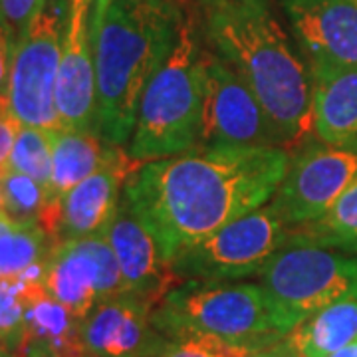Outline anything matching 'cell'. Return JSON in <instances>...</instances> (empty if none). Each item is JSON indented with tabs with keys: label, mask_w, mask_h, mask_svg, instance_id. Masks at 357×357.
<instances>
[{
	"label": "cell",
	"mask_w": 357,
	"mask_h": 357,
	"mask_svg": "<svg viewBox=\"0 0 357 357\" xmlns=\"http://www.w3.org/2000/svg\"><path fill=\"white\" fill-rule=\"evenodd\" d=\"M288 165L284 147L195 149L141 163L123 195L171 262L185 248L264 206Z\"/></svg>",
	"instance_id": "obj_1"
},
{
	"label": "cell",
	"mask_w": 357,
	"mask_h": 357,
	"mask_svg": "<svg viewBox=\"0 0 357 357\" xmlns=\"http://www.w3.org/2000/svg\"><path fill=\"white\" fill-rule=\"evenodd\" d=\"M199 36L255 91L284 147L312 131V76L270 0H192Z\"/></svg>",
	"instance_id": "obj_2"
},
{
	"label": "cell",
	"mask_w": 357,
	"mask_h": 357,
	"mask_svg": "<svg viewBox=\"0 0 357 357\" xmlns=\"http://www.w3.org/2000/svg\"><path fill=\"white\" fill-rule=\"evenodd\" d=\"M185 8L175 0L91 2L96 131L105 141L123 145L131 139L141 96L173 50Z\"/></svg>",
	"instance_id": "obj_3"
},
{
	"label": "cell",
	"mask_w": 357,
	"mask_h": 357,
	"mask_svg": "<svg viewBox=\"0 0 357 357\" xmlns=\"http://www.w3.org/2000/svg\"><path fill=\"white\" fill-rule=\"evenodd\" d=\"M203 42L189 4L173 50L141 96L129 155L149 163L195 151L203 128Z\"/></svg>",
	"instance_id": "obj_4"
},
{
	"label": "cell",
	"mask_w": 357,
	"mask_h": 357,
	"mask_svg": "<svg viewBox=\"0 0 357 357\" xmlns=\"http://www.w3.org/2000/svg\"><path fill=\"white\" fill-rule=\"evenodd\" d=\"M153 324L165 337L211 335L246 354L290 333L262 284L241 282H185L165 294Z\"/></svg>",
	"instance_id": "obj_5"
},
{
	"label": "cell",
	"mask_w": 357,
	"mask_h": 357,
	"mask_svg": "<svg viewBox=\"0 0 357 357\" xmlns=\"http://www.w3.org/2000/svg\"><path fill=\"white\" fill-rule=\"evenodd\" d=\"M260 276L290 332L319 310L357 298V258L333 248L286 244Z\"/></svg>",
	"instance_id": "obj_6"
},
{
	"label": "cell",
	"mask_w": 357,
	"mask_h": 357,
	"mask_svg": "<svg viewBox=\"0 0 357 357\" xmlns=\"http://www.w3.org/2000/svg\"><path fill=\"white\" fill-rule=\"evenodd\" d=\"M70 0H48L16 40L6 105L18 126L58 131L56 79Z\"/></svg>",
	"instance_id": "obj_7"
},
{
	"label": "cell",
	"mask_w": 357,
	"mask_h": 357,
	"mask_svg": "<svg viewBox=\"0 0 357 357\" xmlns=\"http://www.w3.org/2000/svg\"><path fill=\"white\" fill-rule=\"evenodd\" d=\"M288 236L290 227L268 203L178 252L171 268L183 282H236L262 274Z\"/></svg>",
	"instance_id": "obj_8"
},
{
	"label": "cell",
	"mask_w": 357,
	"mask_h": 357,
	"mask_svg": "<svg viewBox=\"0 0 357 357\" xmlns=\"http://www.w3.org/2000/svg\"><path fill=\"white\" fill-rule=\"evenodd\" d=\"M203 76V128L197 149L284 147L278 129L255 91L204 46Z\"/></svg>",
	"instance_id": "obj_9"
},
{
	"label": "cell",
	"mask_w": 357,
	"mask_h": 357,
	"mask_svg": "<svg viewBox=\"0 0 357 357\" xmlns=\"http://www.w3.org/2000/svg\"><path fill=\"white\" fill-rule=\"evenodd\" d=\"M357 177V143H310L296 155L270 206L286 227L324 217Z\"/></svg>",
	"instance_id": "obj_10"
},
{
	"label": "cell",
	"mask_w": 357,
	"mask_h": 357,
	"mask_svg": "<svg viewBox=\"0 0 357 357\" xmlns=\"http://www.w3.org/2000/svg\"><path fill=\"white\" fill-rule=\"evenodd\" d=\"M42 286L79 321L100 302L123 294L119 262L103 232L54 243Z\"/></svg>",
	"instance_id": "obj_11"
},
{
	"label": "cell",
	"mask_w": 357,
	"mask_h": 357,
	"mask_svg": "<svg viewBox=\"0 0 357 357\" xmlns=\"http://www.w3.org/2000/svg\"><path fill=\"white\" fill-rule=\"evenodd\" d=\"M139 165L121 145H114L96 173L66 192L54 206H46L40 227L54 243L102 234L119 206L128 178Z\"/></svg>",
	"instance_id": "obj_12"
},
{
	"label": "cell",
	"mask_w": 357,
	"mask_h": 357,
	"mask_svg": "<svg viewBox=\"0 0 357 357\" xmlns=\"http://www.w3.org/2000/svg\"><path fill=\"white\" fill-rule=\"evenodd\" d=\"M79 335L86 357H157L167 344L155 328L153 304L126 292L93 307Z\"/></svg>",
	"instance_id": "obj_13"
},
{
	"label": "cell",
	"mask_w": 357,
	"mask_h": 357,
	"mask_svg": "<svg viewBox=\"0 0 357 357\" xmlns=\"http://www.w3.org/2000/svg\"><path fill=\"white\" fill-rule=\"evenodd\" d=\"M103 236L119 262L123 292L139 296L147 302H161L177 282L171 262L149 227L123 195L114 218L103 229Z\"/></svg>",
	"instance_id": "obj_14"
},
{
	"label": "cell",
	"mask_w": 357,
	"mask_h": 357,
	"mask_svg": "<svg viewBox=\"0 0 357 357\" xmlns=\"http://www.w3.org/2000/svg\"><path fill=\"white\" fill-rule=\"evenodd\" d=\"M91 2L93 0H70L68 8L56 79V109L64 129L96 131V68L89 40Z\"/></svg>",
	"instance_id": "obj_15"
},
{
	"label": "cell",
	"mask_w": 357,
	"mask_h": 357,
	"mask_svg": "<svg viewBox=\"0 0 357 357\" xmlns=\"http://www.w3.org/2000/svg\"><path fill=\"white\" fill-rule=\"evenodd\" d=\"M307 62L357 68V0H278Z\"/></svg>",
	"instance_id": "obj_16"
},
{
	"label": "cell",
	"mask_w": 357,
	"mask_h": 357,
	"mask_svg": "<svg viewBox=\"0 0 357 357\" xmlns=\"http://www.w3.org/2000/svg\"><path fill=\"white\" fill-rule=\"evenodd\" d=\"M312 76V131L321 143H357V68L307 62Z\"/></svg>",
	"instance_id": "obj_17"
},
{
	"label": "cell",
	"mask_w": 357,
	"mask_h": 357,
	"mask_svg": "<svg viewBox=\"0 0 357 357\" xmlns=\"http://www.w3.org/2000/svg\"><path fill=\"white\" fill-rule=\"evenodd\" d=\"M24 306V342L36 344L60 357H86L82 321L44 290L42 282L16 284Z\"/></svg>",
	"instance_id": "obj_18"
},
{
	"label": "cell",
	"mask_w": 357,
	"mask_h": 357,
	"mask_svg": "<svg viewBox=\"0 0 357 357\" xmlns=\"http://www.w3.org/2000/svg\"><path fill=\"white\" fill-rule=\"evenodd\" d=\"M114 143L96 131L58 129L52 131V178L48 187V206H54L66 192L96 173Z\"/></svg>",
	"instance_id": "obj_19"
},
{
	"label": "cell",
	"mask_w": 357,
	"mask_h": 357,
	"mask_svg": "<svg viewBox=\"0 0 357 357\" xmlns=\"http://www.w3.org/2000/svg\"><path fill=\"white\" fill-rule=\"evenodd\" d=\"M290 340L302 357H332L357 340V298L332 304L300 321Z\"/></svg>",
	"instance_id": "obj_20"
},
{
	"label": "cell",
	"mask_w": 357,
	"mask_h": 357,
	"mask_svg": "<svg viewBox=\"0 0 357 357\" xmlns=\"http://www.w3.org/2000/svg\"><path fill=\"white\" fill-rule=\"evenodd\" d=\"M288 244H314L357 252V177L324 217L290 227Z\"/></svg>",
	"instance_id": "obj_21"
},
{
	"label": "cell",
	"mask_w": 357,
	"mask_h": 357,
	"mask_svg": "<svg viewBox=\"0 0 357 357\" xmlns=\"http://www.w3.org/2000/svg\"><path fill=\"white\" fill-rule=\"evenodd\" d=\"M54 241L40 225H8L0 230V280L20 282L26 272L50 255Z\"/></svg>",
	"instance_id": "obj_22"
},
{
	"label": "cell",
	"mask_w": 357,
	"mask_h": 357,
	"mask_svg": "<svg viewBox=\"0 0 357 357\" xmlns=\"http://www.w3.org/2000/svg\"><path fill=\"white\" fill-rule=\"evenodd\" d=\"M0 195L4 217L14 225H40L48 206V189L30 175L6 169L0 175Z\"/></svg>",
	"instance_id": "obj_23"
},
{
	"label": "cell",
	"mask_w": 357,
	"mask_h": 357,
	"mask_svg": "<svg viewBox=\"0 0 357 357\" xmlns=\"http://www.w3.org/2000/svg\"><path fill=\"white\" fill-rule=\"evenodd\" d=\"M8 169L30 175L48 189L52 178V131L18 126Z\"/></svg>",
	"instance_id": "obj_24"
},
{
	"label": "cell",
	"mask_w": 357,
	"mask_h": 357,
	"mask_svg": "<svg viewBox=\"0 0 357 357\" xmlns=\"http://www.w3.org/2000/svg\"><path fill=\"white\" fill-rule=\"evenodd\" d=\"M157 357H248L246 351L232 347L211 335L183 333L167 337L165 347Z\"/></svg>",
	"instance_id": "obj_25"
},
{
	"label": "cell",
	"mask_w": 357,
	"mask_h": 357,
	"mask_svg": "<svg viewBox=\"0 0 357 357\" xmlns=\"http://www.w3.org/2000/svg\"><path fill=\"white\" fill-rule=\"evenodd\" d=\"M24 306L18 294V286L13 282L0 280V340L14 351L24 342Z\"/></svg>",
	"instance_id": "obj_26"
},
{
	"label": "cell",
	"mask_w": 357,
	"mask_h": 357,
	"mask_svg": "<svg viewBox=\"0 0 357 357\" xmlns=\"http://www.w3.org/2000/svg\"><path fill=\"white\" fill-rule=\"evenodd\" d=\"M48 0H0V18L10 26L16 40Z\"/></svg>",
	"instance_id": "obj_27"
},
{
	"label": "cell",
	"mask_w": 357,
	"mask_h": 357,
	"mask_svg": "<svg viewBox=\"0 0 357 357\" xmlns=\"http://www.w3.org/2000/svg\"><path fill=\"white\" fill-rule=\"evenodd\" d=\"M14 46H16V34L10 30V26L0 18V109L8 107L6 96H8Z\"/></svg>",
	"instance_id": "obj_28"
},
{
	"label": "cell",
	"mask_w": 357,
	"mask_h": 357,
	"mask_svg": "<svg viewBox=\"0 0 357 357\" xmlns=\"http://www.w3.org/2000/svg\"><path fill=\"white\" fill-rule=\"evenodd\" d=\"M16 129H18V123L14 121L8 107L0 109V175L8 169V157L13 151Z\"/></svg>",
	"instance_id": "obj_29"
},
{
	"label": "cell",
	"mask_w": 357,
	"mask_h": 357,
	"mask_svg": "<svg viewBox=\"0 0 357 357\" xmlns=\"http://www.w3.org/2000/svg\"><path fill=\"white\" fill-rule=\"evenodd\" d=\"M16 357H60L56 354H52L48 349L40 347L36 344H30V342H22L20 349L16 351Z\"/></svg>",
	"instance_id": "obj_30"
},
{
	"label": "cell",
	"mask_w": 357,
	"mask_h": 357,
	"mask_svg": "<svg viewBox=\"0 0 357 357\" xmlns=\"http://www.w3.org/2000/svg\"><path fill=\"white\" fill-rule=\"evenodd\" d=\"M332 357H357V340L356 342H351L349 345L342 347L340 351H335Z\"/></svg>",
	"instance_id": "obj_31"
},
{
	"label": "cell",
	"mask_w": 357,
	"mask_h": 357,
	"mask_svg": "<svg viewBox=\"0 0 357 357\" xmlns=\"http://www.w3.org/2000/svg\"><path fill=\"white\" fill-rule=\"evenodd\" d=\"M0 357H16V351L8 344H4L0 340Z\"/></svg>",
	"instance_id": "obj_32"
},
{
	"label": "cell",
	"mask_w": 357,
	"mask_h": 357,
	"mask_svg": "<svg viewBox=\"0 0 357 357\" xmlns=\"http://www.w3.org/2000/svg\"><path fill=\"white\" fill-rule=\"evenodd\" d=\"M8 225H14V222H13V220H8V218L0 217V230L4 229V227H8Z\"/></svg>",
	"instance_id": "obj_33"
},
{
	"label": "cell",
	"mask_w": 357,
	"mask_h": 357,
	"mask_svg": "<svg viewBox=\"0 0 357 357\" xmlns=\"http://www.w3.org/2000/svg\"><path fill=\"white\" fill-rule=\"evenodd\" d=\"M175 2H177V4H181V6H189L192 0H175Z\"/></svg>",
	"instance_id": "obj_34"
}]
</instances>
